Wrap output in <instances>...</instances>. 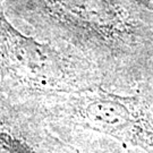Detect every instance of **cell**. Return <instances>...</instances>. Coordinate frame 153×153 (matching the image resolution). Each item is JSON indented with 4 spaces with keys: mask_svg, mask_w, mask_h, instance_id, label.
Wrapping results in <instances>:
<instances>
[{
    "mask_svg": "<svg viewBox=\"0 0 153 153\" xmlns=\"http://www.w3.org/2000/svg\"><path fill=\"white\" fill-rule=\"evenodd\" d=\"M0 74L23 86L49 90L67 85L69 66L48 44L18 32L0 13Z\"/></svg>",
    "mask_w": 153,
    "mask_h": 153,
    "instance_id": "cell-1",
    "label": "cell"
},
{
    "mask_svg": "<svg viewBox=\"0 0 153 153\" xmlns=\"http://www.w3.org/2000/svg\"><path fill=\"white\" fill-rule=\"evenodd\" d=\"M75 115L85 127L153 153L152 116L138 99L103 91L85 93Z\"/></svg>",
    "mask_w": 153,
    "mask_h": 153,
    "instance_id": "cell-2",
    "label": "cell"
},
{
    "mask_svg": "<svg viewBox=\"0 0 153 153\" xmlns=\"http://www.w3.org/2000/svg\"><path fill=\"white\" fill-rule=\"evenodd\" d=\"M0 153H77L49 133L0 124Z\"/></svg>",
    "mask_w": 153,
    "mask_h": 153,
    "instance_id": "cell-3",
    "label": "cell"
}]
</instances>
